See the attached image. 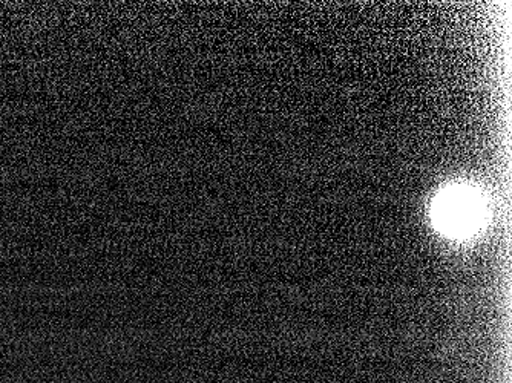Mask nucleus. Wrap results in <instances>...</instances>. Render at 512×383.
<instances>
[{
    "label": "nucleus",
    "mask_w": 512,
    "mask_h": 383,
    "mask_svg": "<svg viewBox=\"0 0 512 383\" xmlns=\"http://www.w3.org/2000/svg\"><path fill=\"white\" fill-rule=\"evenodd\" d=\"M486 220L485 198L479 190L465 184L447 187L433 204V223L451 239L473 238Z\"/></svg>",
    "instance_id": "nucleus-1"
}]
</instances>
